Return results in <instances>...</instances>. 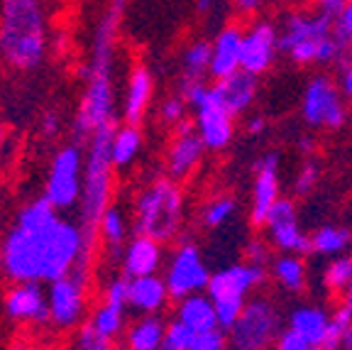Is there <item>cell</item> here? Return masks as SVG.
Returning <instances> with one entry per match:
<instances>
[{"label": "cell", "instance_id": "obj_1", "mask_svg": "<svg viewBox=\"0 0 352 350\" xmlns=\"http://www.w3.org/2000/svg\"><path fill=\"white\" fill-rule=\"evenodd\" d=\"M94 247L81 225L61 218L47 196H37L8 230L0 267L12 282H56L74 269L88 274Z\"/></svg>", "mask_w": 352, "mask_h": 350}, {"label": "cell", "instance_id": "obj_2", "mask_svg": "<svg viewBox=\"0 0 352 350\" xmlns=\"http://www.w3.org/2000/svg\"><path fill=\"white\" fill-rule=\"evenodd\" d=\"M125 3L113 0L108 10L100 15L94 30V44H91V61L86 69V91H83L81 105L74 118V135L78 143L91 140L98 127L116 123V50H118V30Z\"/></svg>", "mask_w": 352, "mask_h": 350}, {"label": "cell", "instance_id": "obj_3", "mask_svg": "<svg viewBox=\"0 0 352 350\" xmlns=\"http://www.w3.org/2000/svg\"><path fill=\"white\" fill-rule=\"evenodd\" d=\"M44 0H0V59L17 72H32L47 56Z\"/></svg>", "mask_w": 352, "mask_h": 350}, {"label": "cell", "instance_id": "obj_4", "mask_svg": "<svg viewBox=\"0 0 352 350\" xmlns=\"http://www.w3.org/2000/svg\"><path fill=\"white\" fill-rule=\"evenodd\" d=\"M279 47L296 66H338L347 54L333 34V20L318 10H292L279 25Z\"/></svg>", "mask_w": 352, "mask_h": 350}, {"label": "cell", "instance_id": "obj_5", "mask_svg": "<svg viewBox=\"0 0 352 350\" xmlns=\"http://www.w3.org/2000/svg\"><path fill=\"white\" fill-rule=\"evenodd\" d=\"M118 123L103 125L91 135L86 152V169H83V189L78 201V216L86 240L96 243L98 223L103 214L110 208L113 196V135Z\"/></svg>", "mask_w": 352, "mask_h": 350}, {"label": "cell", "instance_id": "obj_6", "mask_svg": "<svg viewBox=\"0 0 352 350\" xmlns=\"http://www.w3.org/2000/svg\"><path fill=\"white\" fill-rule=\"evenodd\" d=\"M135 233L166 243L182 230L186 216V198L179 181L171 176L152 179L135 198Z\"/></svg>", "mask_w": 352, "mask_h": 350}, {"label": "cell", "instance_id": "obj_7", "mask_svg": "<svg viewBox=\"0 0 352 350\" xmlns=\"http://www.w3.org/2000/svg\"><path fill=\"white\" fill-rule=\"evenodd\" d=\"M267 279H270V269L257 267L248 260L226 265L210 274L206 294L213 301L220 329H230L250 301V294H254Z\"/></svg>", "mask_w": 352, "mask_h": 350}, {"label": "cell", "instance_id": "obj_8", "mask_svg": "<svg viewBox=\"0 0 352 350\" xmlns=\"http://www.w3.org/2000/svg\"><path fill=\"white\" fill-rule=\"evenodd\" d=\"M281 331L284 316L276 301L257 294L245 304L237 321L228 329V345L230 350H272Z\"/></svg>", "mask_w": 352, "mask_h": 350}, {"label": "cell", "instance_id": "obj_9", "mask_svg": "<svg viewBox=\"0 0 352 350\" xmlns=\"http://www.w3.org/2000/svg\"><path fill=\"white\" fill-rule=\"evenodd\" d=\"M301 118L311 130H340L347 123V99L336 79L316 74L301 93Z\"/></svg>", "mask_w": 352, "mask_h": 350}, {"label": "cell", "instance_id": "obj_10", "mask_svg": "<svg viewBox=\"0 0 352 350\" xmlns=\"http://www.w3.org/2000/svg\"><path fill=\"white\" fill-rule=\"evenodd\" d=\"M83 169H86V154L81 145H64L54 152L44 184V196L54 203L56 211H69L78 206L83 189Z\"/></svg>", "mask_w": 352, "mask_h": 350}, {"label": "cell", "instance_id": "obj_11", "mask_svg": "<svg viewBox=\"0 0 352 350\" xmlns=\"http://www.w3.org/2000/svg\"><path fill=\"white\" fill-rule=\"evenodd\" d=\"M210 274L213 272L206 265L204 252L198 250L196 243H179L166 260L164 282L169 287L171 299L179 301L184 296L201 294L208 289Z\"/></svg>", "mask_w": 352, "mask_h": 350}, {"label": "cell", "instance_id": "obj_12", "mask_svg": "<svg viewBox=\"0 0 352 350\" xmlns=\"http://www.w3.org/2000/svg\"><path fill=\"white\" fill-rule=\"evenodd\" d=\"M264 238L272 247L286 255H308L311 252V233L301 225L296 201L292 196H281L276 206L270 211L264 220Z\"/></svg>", "mask_w": 352, "mask_h": 350}, {"label": "cell", "instance_id": "obj_13", "mask_svg": "<svg viewBox=\"0 0 352 350\" xmlns=\"http://www.w3.org/2000/svg\"><path fill=\"white\" fill-rule=\"evenodd\" d=\"M193 113V123H196L198 137L204 140L206 150L210 152H223L232 145L235 140V115L226 108V103L220 101V96L215 93V86H210L208 96H206Z\"/></svg>", "mask_w": 352, "mask_h": 350}, {"label": "cell", "instance_id": "obj_14", "mask_svg": "<svg viewBox=\"0 0 352 350\" xmlns=\"http://www.w3.org/2000/svg\"><path fill=\"white\" fill-rule=\"evenodd\" d=\"M281 198V154L276 150H267L254 162L252 196H250V223L254 228H264L270 211Z\"/></svg>", "mask_w": 352, "mask_h": 350}, {"label": "cell", "instance_id": "obj_15", "mask_svg": "<svg viewBox=\"0 0 352 350\" xmlns=\"http://www.w3.org/2000/svg\"><path fill=\"white\" fill-rule=\"evenodd\" d=\"M86 282L88 274L74 269L72 274L50 282V318L59 329H76L86 311Z\"/></svg>", "mask_w": 352, "mask_h": 350}, {"label": "cell", "instance_id": "obj_16", "mask_svg": "<svg viewBox=\"0 0 352 350\" xmlns=\"http://www.w3.org/2000/svg\"><path fill=\"white\" fill-rule=\"evenodd\" d=\"M279 54V25L267 17H257L250 22L242 39V72L262 76L274 66Z\"/></svg>", "mask_w": 352, "mask_h": 350}, {"label": "cell", "instance_id": "obj_17", "mask_svg": "<svg viewBox=\"0 0 352 350\" xmlns=\"http://www.w3.org/2000/svg\"><path fill=\"white\" fill-rule=\"evenodd\" d=\"M174 137H171L169 147H166L164 157V169L166 176H171L174 181H186L188 176H193V172L201 167L204 162V154L208 152L204 145V140L198 137L196 123L193 118H186L176 127H171Z\"/></svg>", "mask_w": 352, "mask_h": 350}, {"label": "cell", "instance_id": "obj_18", "mask_svg": "<svg viewBox=\"0 0 352 350\" xmlns=\"http://www.w3.org/2000/svg\"><path fill=\"white\" fill-rule=\"evenodd\" d=\"M8 318L22 323H47L50 318V296L42 289V282H15L8 289L6 301Z\"/></svg>", "mask_w": 352, "mask_h": 350}, {"label": "cell", "instance_id": "obj_19", "mask_svg": "<svg viewBox=\"0 0 352 350\" xmlns=\"http://www.w3.org/2000/svg\"><path fill=\"white\" fill-rule=\"evenodd\" d=\"M242 39H245V28L240 22H228L226 28H220L210 39L213 59H210L208 76L213 81H223L242 69Z\"/></svg>", "mask_w": 352, "mask_h": 350}, {"label": "cell", "instance_id": "obj_20", "mask_svg": "<svg viewBox=\"0 0 352 350\" xmlns=\"http://www.w3.org/2000/svg\"><path fill=\"white\" fill-rule=\"evenodd\" d=\"M164 262V243L154 240L147 236L130 238L127 245L122 247L120 255V269L125 277H147V274H157Z\"/></svg>", "mask_w": 352, "mask_h": 350}, {"label": "cell", "instance_id": "obj_21", "mask_svg": "<svg viewBox=\"0 0 352 350\" xmlns=\"http://www.w3.org/2000/svg\"><path fill=\"white\" fill-rule=\"evenodd\" d=\"M154 99V76L147 66L138 64L130 72L125 88V99H122V121L130 125H140L147 115L149 105Z\"/></svg>", "mask_w": 352, "mask_h": 350}, {"label": "cell", "instance_id": "obj_22", "mask_svg": "<svg viewBox=\"0 0 352 350\" xmlns=\"http://www.w3.org/2000/svg\"><path fill=\"white\" fill-rule=\"evenodd\" d=\"M213 86H215V93L220 96V101L226 103V108L230 110L235 118H240V115H245L252 108L254 99H257L259 76L240 69L237 74L223 79V81H213Z\"/></svg>", "mask_w": 352, "mask_h": 350}, {"label": "cell", "instance_id": "obj_23", "mask_svg": "<svg viewBox=\"0 0 352 350\" xmlns=\"http://www.w3.org/2000/svg\"><path fill=\"white\" fill-rule=\"evenodd\" d=\"M330 316L333 311H328L320 304H298L292 311L286 313V326L292 331H296L298 336L308 340L311 345H323L325 333H328Z\"/></svg>", "mask_w": 352, "mask_h": 350}, {"label": "cell", "instance_id": "obj_24", "mask_svg": "<svg viewBox=\"0 0 352 350\" xmlns=\"http://www.w3.org/2000/svg\"><path fill=\"white\" fill-rule=\"evenodd\" d=\"M171 294L166 287L164 277L160 274H147V277H135L130 279V309L144 313H160L166 309Z\"/></svg>", "mask_w": 352, "mask_h": 350}, {"label": "cell", "instance_id": "obj_25", "mask_svg": "<svg viewBox=\"0 0 352 350\" xmlns=\"http://www.w3.org/2000/svg\"><path fill=\"white\" fill-rule=\"evenodd\" d=\"M174 313H176L174 316L176 321H182L184 326H188L193 333H204V331H213L220 326L213 301H210V296L206 291L179 299Z\"/></svg>", "mask_w": 352, "mask_h": 350}, {"label": "cell", "instance_id": "obj_26", "mask_svg": "<svg viewBox=\"0 0 352 350\" xmlns=\"http://www.w3.org/2000/svg\"><path fill=\"white\" fill-rule=\"evenodd\" d=\"M270 277L286 294H301L308 287V267L301 255H276L270 265Z\"/></svg>", "mask_w": 352, "mask_h": 350}, {"label": "cell", "instance_id": "obj_27", "mask_svg": "<svg viewBox=\"0 0 352 350\" xmlns=\"http://www.w3.org/2000/svg\"><path fill=\"white\" fill-rule=\"evenodd\" d=\"M352 250V230L345 225L325 223L311 233V252L320 258H340Z\"/></svg>", "mask_w": 352, "mask_h": 350}, {"label": "cell", "instance_id": "obj_28", "mask_svg": "<svg viewBox=\"0 0 352 350\" xmlns=\"http://www.w3.org/2000/svg\"><path fill=\"white\" fill-rule=\"evenodd\" d=\"M166 338V323L162 316L149 313L132 323L125 333L127 350H162Z\"/></svg>", "mask_w": 352, "mask_h": 350}, {"label": "cell", "instance_id": "obj_29", "mask_svg": "<svg viewBox=\"0 0 352 350\" xmlns=\"http://www.w3.org/2000/svg\"><path fill=\"white\" fill-rule=\"evenodd\" d=\"M142 143L144 137L140 125L125 123V125L118 127L116 135H113V167L116 169H127L142 152Z\"/></svg>", "mask_w": 352, "mask_h": 350}, {"label": "cell", "instance_id": "obj_30", "mask_svg": "<svg viewBox=\"0 0 352 350\" xmlns=\"http://www.w3.org/2000/svg\"><path fill=\"white\" fill-rule=\"evenodd\" d=\"M352 282V255H340L323 265L320 269V287L330 296H345Z\"/></svg>", "mask_w": 352, "mask_h": 350}, {"label": "cell", "instance_id": "obj_31", "mask_svg": "<svg viewBox=\"0 0 352 350\" xmlns=\"http://www.w3.org/2000/svg\"><path fill=\"white\" fill-rule=\"evenodd\" d=\"M210 59H213V42L193 39L182 54L184 79H206L210 74Z\"/></svg>", "mask_w": 352, "mask_h": 350}, {"label": "cell", "instance_id": "obj_32", "mask_svg": "<svg viewBox=\"0 0 352 350\" xmlns=\"http://www.w3.org/2000/svg\"><path fill=\"white\" fill-rule=\"evenodd\" d=\"M237 214V198L232 194H215L201 208V223L208 230H218L228 225Z\"/></svg>", "mask_w": 352, "mask_h": 350}, {"label": "cell", "instance_id": "obj_33", "mask_svg": "<svg viewBox=\"0 0 352 350\" xmlns=\"http://www.w3.org/2000/svg\"><path fill=\"white\" fill-rule=\"evenodd\" d=\"M127 230H130V225H127V218H125V214H122V208L110 203V208L105 211L103 218H100V223H98V236L108 243L110 250L122 255V245H125V240H127Z\"/></svg>", "mask_w": 352, "mask_h": 350}, {"label": "cell", "instance_id": "obj_34", "mask_svg": "<svg viewBox=\"0 0 352 350\" xmlns=\"http://www.w3.org/2000/svg\"><path fill=\"white\" fill-rule=\"evenodd\" d=\"M125 311L127 309H120V307H113V304H100L96 309V313L91 316V329L96 331V336L105 340H113L118 333H122V326H125Z\"/></svg>", "mask_w": 352, "mask_h": 350}, {"label": "cell", "instance_id": "obj_35", "mask_svg": "<svg viewBox=\"0 0 352 350\" xmlns=\"http://www.w3.org/2000/svg\"><path fill=\"white\" fill-rule=\"evenodd\" d=\"M320 181V162L316 157H303V162L298 165L296 174L292 181V192L296 198H306L316 192V186Z\"/></svg>", "mask_w": 352, "mask_h": 350}, {"label": "cell", "instance_id": "obj_36", "mask_svg": "<svg viewBox=\"0 0 352 350\" xmlns=\"http://www.w3.org/2000/svg\"><path fill=\"white\" fill-rule=\"evenodd\" d=\"M350 329H352V307H347L345 301H342L340 307L333 311V316H330L328 333H325V340H323V345H320V348L340 350L342 338H345Z\"/></svg>", "mask_w": 352, "mask_h": 350}, {"label": "cell", "instance_id": "obj_37", "mask_svg": "<svg viewBox=\"0 0 352 350\" xmlns=\"http://www.w3.org/2000/svg\"><path fill=\"white\" fill-rule=\"evenodd\" d=\"M188 103L184 101L182 93H174V96H169V99L162 101L160 105V121L164 123V125L169 127H176L182 121H186V115H188Z\"/></svg>", "mask_w": 352, "mask_h": 350}, {"label": "cell", "instance_id": "obj_38", "mask_svg": "<svg viewBox=\"0 0 352 350\" xmlns=\"http://www.w3.org/2000/svg\"><path fill=\"white\" fill-rule=\"evenodd\" d=\"M333 34H336L342 50L352 54V0L333 17Z\"/></svg>", "mask_w": 352, "mask_h": 350}, {"label": "cell", "instance_id": "obj_39", "mask_svg": "<svg viewBox=\"0 0 352 350\" xmlns=\"http://www.w3.org/2000/svg\"><path fill=\"white\" fill-rule=\"evenodd\" d=\"M245 260L252 265H257V267H267L270 269L272 265V243L267 240V238H250L248 245H245Z\"/></svg>", "mask_w": 352, "mask_h": 350}, {"label": "cell", "instance_id": "obj_40", "mask_svg": "<svg viewBox=\"0 0 352 350\" xmlns=\"http://www.w3.org/2000/svg\"><path fill=\"white\" fill-rule=\"evenodd\" d=\"M105 304H113V307L127 309L130 307V277L120 274V277H113L105 287Z\"/></svg>", "mask_w": 352, "mask_h": 350}, {"label": "cell", "instance_id": "obj_41", "mask_svg": "<svg viewBox=\"0 0 352 350\" xmlns=\"http://www.w3.org/2000/svg\"><path fill=\"white\" fill-rule=\"evenodd\" d=\"M188 350H230V345H228V331L218 326L213 331L196 333Z\"/></svg>", "mask_w": 352, "mask_h": 350}, {"label": "cell", "instance_id": "obj_42", "mask_svg": "<svg viewBox=\"0 0 352 350\" xmlns=\"http://www.w3.org/2000/svg\"><path fill=\"white\" fill-rule=\"evenodd\" d=\"M193 331L188 326H184L182 321H169L166 323V338H164V345L166 348H174V350H188L193 343Z\"/></svg>", "mask_w": 352, "mask_h": 350}, {"label": "cell", "instance_id": "obj_43", "mask_svg": "<svg viewBox=\"0 0 352 350\" xmlns=\"http://www.w3.org/2000/svg\"><path fill=\"white\" fill-rule=\"evenodd\" d=\"M208 91L210 86L206 83V79H182V86H179V93L184 96L191 110L208 96Z\"/></svg>", "mask_w": 352, "mask_h": 350}, {"label": "cell", "instance_id": "obj_44", "mask_svg": "<svg viewBox=\"0 0 352 350\" xmlns=\"http://www.w3.org/2000/svg\"><path fill=\"white\" fill-rule=\"evenodd\" d=\"M314 348L316 345H311L303 336H298L296 331H292L289 326H284V331H281L274 343V350H314Z\"/></svg>", "mask_w": 352, "mask_h": 350}, {"label": "cell", "instance_id": "obj_45", "mask_svg": "<svg viewBox=\"0 0 352 350\" xmlns=\"http://www.w3.org/2000/svg\"><path fill=\"white\" fill-rule=\"evenodd\" d=\"M76 345H78V350H110V340L96 336V331L91 329V323L81 326V331H78V338H76Z\"/></svg>", "mask_w": 352, "mask_h": 350}, {"label": "cell", "instance_id": "obj_46", "mask_svg": "<svg viewBox=\"0 0 352 350\" xmlns=\"http://www.w3.org/2000/svg\"><path fill=\"white\" fill-rule=\"evenodd\" d=\"M338 86H340L342 96H345L347 101H352V56H347L345 61H340L338 64Z\"/></svg>", "mask_w": 352, "mask_h": 350}, {"label": "cell", "instance_id": "obj_47", "mask_svg": "<svg viewBox=\"0 0 352 350\" xmlns=\"http://www.w3.org/2000/svg\"><path fill=\"white\" fill-rule=\"evenodd\" d=\"M347 3H350V0H316V10H318L320 15H325V17L333 20V17H336L338 12L347 6Z\"/></svg>", "mask_w": 352, "mask_h": 350}, {"label": "cell", "instance_id": "obj_48", "mask_svg": "<svg viewBox=\"0 0 352 350\" xmlns=\"http://www.w3.org/2000/svg\"><path fill=\"white\" fill-rule=\"evenodd\" d=\"M267 3H274V0H232L235 10L245 17H252L254 12H257L262 6H267Z\"/></svg>", "mask_w": 352, "mask_h": 350}, {"label": "cell", "instance_id": "obj_49", "mask_svg": "<svg viewBox=\"0 0 352 350\" xmlns=\"http://www.w3.org/2000/svg\"><path fill=\"white\" fill-rule=\"evenodd\" d=\"M267 127H270V123H267V118L264 115H250L248 123H245V130H248V135L252 137H259L267 132Z\"/></svg>", "mask_w": 352, "mask_h": 350}, {"label": "cell", "instance_id": "obj_50", "mask_svg": "<svg viewBox=\"0 0 352 350\" xmlns=\"http://www.w3.org/2000/svg\"><path fill=\"white\" fill-rule=\"evenodd\" d=\"M296 150H298V154L301 157H316V137H311V135H301L296 140Z\"/></svg>", "mask_w": 352, "mask_h": 350}, {"label": "cell", "instance_id": "obj_51", "mask_svg": "<svg viewBox=\"0 0 352 350\" xmlns=\"http://www.w3.org/2000/svg\"><path fill=\"white\" fill-rule=\"evenodd\" d=\"M193 8H196V15L208 17V15H213V12L218 10V0H196V3H193Z\"/></svg>", "mask_w": 352, "mask_h": 350}, {"label": "cell", "instance_id": "obj_52", "mask_svg": "<svg viewBox=\"0 0 352 350\" xmlns=\"http://www.w3.org/2000/svg\"><path fill=\"white\" fill-rule=\"evenodd\" d=\"M42 132H44V135H56V132H59V115H54V113L44 115Z\"/></svg>", "mask_w": 352, "mask_h": 350}, {"label": "cell", "instance_id": "obj_53", "mask_svg": "<svg viewBox=\"0 0 352 350\" xmlns=\"http://www.w3.org/2000/svg\"><path fill=\"white\" fill-rule=\"evenodd\" d=\"M342 301H345L347 307H352V282H350V287H347V291H345V296H342Z\"/></svg>", "mask_w": 352, "mask_h": 350}, {"label": "cell", "instance_id": "obj_54", "mask_svg": "<svg viewBox=\"0 0 352 350\" xmlns=\"http://www.w3.org/2000/svg\"><path fill=\"white\" fill-rule=\"evenodd\" d=\"M3 143H6V130H3V125H0V150H3Z\"/></svg>", "mask_w": 352, "mask_h": 350}, {"label": "cell", "instance_id": "obj_55", "mask_svg": "<svg viewBox=\"0 0 352 350\" xmlns=\"http://www.w3.org/2000/svg\"><path fill=\"white\" fill-rule=\"evenodd\" d=\"M12 350H28V348H25V345H15Z\"/></svg>", "mask_w": 352, "mask_h": 350}, {"label": "cell", "instance_id": "obj_56", "mask_svg": "<svg viewBox=\"0 0 352 350\" xmlns=\"http://www.w3.org/2000/svg\"><path fill=\"white\" fill-rule=\"evenodd\" d=\"M314 350H325V348H318V345H316V348Z\"/></svg>", "mask_w": 352, "mask_h": 350}, {"label": "cell", "instance_id": "obj_57", "mask_svg": "<svg viewBox=\"0 0 352 350\" xmlns=\"http://www.w3.org/2000/svg\"><path fill=\"white\" fill-rule=\"evenodd\" d=\"M162 350H174V348H166V345H164V348H162Z\"/></svg>", "mask_w": 352, "mask_h": 350}, {"label": "cell", "instance_id": "obj_58", "mask_svg": "<svg viewBox=\"0 0 352 350\" xmlns=\"http://www.w3.org/2000/svg\"><path fill=\"white\" fill-rule=\"evenodd\" d=\"M120 3H127V0H120Z\"/></svg>", "mask_w": 352, "mask_h": 350}]
</instances>
